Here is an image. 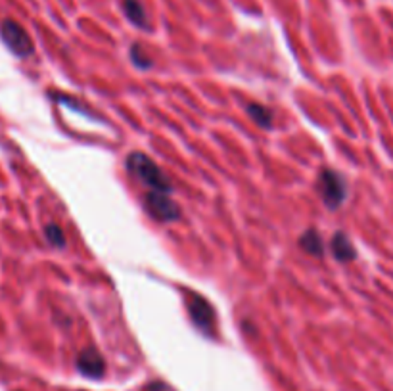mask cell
<instances>
[{
    "label": "cell",
    "instance_id": "obj_10",
    "mask_svg": "<svg viewBox=\"0 0 393 391\" xmlns=\"http://www.w3.org/2000/svg\"><path fill=\"white\" fill-rule=\"evenodd\" d=\"M246 112H248L249 119L257 123L261 128H271L273 127V113L267 110L265 106L261 104H249L246 108Z\"/></svg>",
    "mask_w": 393,
    "mask_h": 391
},
{
    "label": "cell",
    "instance_id": "obj_9",
    "mask_svg": "<svg viewBox=\"0 0 393 391\" xmlns=\"http://www.w3.org/2000/svg\"><path fill=\"white\" fill-rule=\"evenodd\" d=\"M299 246H301V249L307 251L309 256H313V257L324 256V244H322L321 234L315 231V228H309V231L301 234V238H299Z\"/></svg>",
    "mask_w": 393,
    "mask_h": 391
},
{
    "label": "cell",
    "instance_id": "obj_1",
    "mask_svg": "<svg viewBox=\"0 0 393 391\" xmlns=\"http://www.w3.org/2000/svg\"><path fill=\"white\" fill-rule=\"evenodd\" d=\"M125 165H127L128 175L138 178V181L142 184H146L150 190L167 192V194H171V190H173V186L169 183L167 175H165V173L160 169V165H158L153 160H150L146 153H140V152L128 153Z\"/></svg>",
    "mask_w": 393,
    "mask_h": 391
},
{
    "label": "cell",
    "instance_id": "obj_7",
    "mask_svg": "<svg viewBox=\"0 0 393 391\" xmlns=\"http://www.w3.org/2000/svg\"><path fill=\"white\" fill-rule=\"evenodd\" d=\"M330 249H332V253H334V257H336L340 263H349V261H355V259H357V249H355V246L351 244L349 236L342 231L336 232V234L332 236Z\"/></svg>",
    "mask_w": 393,
    "mask_h": 391
},
{
    "label": "cell",
    "instance_id": "obj_5",
    "mask_svg": "<svg viewBox=\"0 0 393 391\" xmlns=\"http://www.w3.org/2000/svg\"><path fill=\"white\" fill-rule=\"evenodd\" d=\"M188 315L192 324L200 330L203 335H211L215 332V311L208 299L200 294H190L186 299Z\"/></svg>",
    "mask_w": 393,
    "mask_h": 391
},
{
    "label": "cell",
    "instance_id": "obj_13",
    "mask_svg": "<svg viewBox=\"0 0 393 391\" xmlns=\"http://www.w3.org/2000/svg\"><path fill=\"white\" fill-rule=\"evenodd\" d=\"M148 391H169V390L165 383L156 382V383H152V385H148Z\"/></svg>",
    "mask_w": 393,
    "mask_h": 391
},
{
    "label": "cell",
    "instance_id": "obj_12",
    "mask_svg": "<svg viewBox=\"0 0 393 391\" xmlns=\"http://www.w3.org/2000/svg\"><path fill=\"white\" fill-rule=\"evenodd\" d=\"M131 60H133V64L137 65L138 69H148L152 65V60H150V56L146 54L144 48L140 47V44H133L131 47Z\"/></svg>",
    "mask_w": 393,
    "mask_h": 391
},
{
    "label": "cell",
    "instance_id": "obj_4",
    "mask_svg": "<svg viewBox=\"0 0 393 391\" xmlns=\"http://www.w3.org/2000/svg\"><path fill=\"white\" fill-rule=\"evenodd\" d=\"M144 208L160 223H175L181 219V208L167 192H146Z\"/></svg>",
    "mask_w": 393,
    "mask_h": 391
},
{
    "label": "cell",
    "instance_id": "obj_2",
    "mask_svg": "<svg viewBox=\"0 0 393 391\" xmlns=\"http://www.w3.org/2000/svg\"><path fill=\"white\" fill-rule=\"evenodd\" d=\"M317 190L321 194L324 206L330 211H336L345 203L349 186L342 173H337L334 169H322L321 175L317 178Z\"/></svg>",
    "mask_w": 393,
    "mask_h": 391
},
{
    "label": "cell",
    "instance_id": "obj_6",
    "mask_svg": "<svg viewBox=\"0 0 393 391\" xmlns=\"http://www.w3.org/2000/svg\"><path fill=\"white\" fill-rule=\"evenodd\" d=\"M75 365H77L79 374H83L85 378H90V380H100V378L106 374L104 357H102L94 347L83 349V351L79 353Z\"/></svg>",
    "mask_w": 393,
    "mask_h": 391
},
{
    "label": "cell",
    "instance_id": "obj_3",
    "mask_svg": "<svg viewBox=\"0 0 393 391\" xmlns=\"http://www.w3.org/2000/svg\"><path fill=\"white\" fill-rule=\"evenodd\" d=\"M0 39L10 52L17 58H29L35 52V44L29 33L14 19H4L0 24Z\"/></svg>",
    "mask_w": 393,
    "mask_h": 391
},
{
    "label": "cell",
    "instance_id": "obj_8",
    "mask_svg": "<svg viewBox=\"0 0 393 391\" xmlns=\"http://www.w3.org/2000/svg\"><path fill=\"white\" fill-rule=\"evenodd\" d=\"M123 12L131 24L138 27V29H150V22H148V14L142 6L140 0H123Z\"/></svg>",
    "mask_w": 393,
    "mask_h": 391
},
{
    "label": "cell",
    "instance_id": "obj_11",
    "mask_svg": "<svg viewBox=\"0 0 393 391\" xmlns=\"http://www.w3.org/2000/svg\"><path fill=\"white\" fill-rule=\"evenodd\" d=\"M44 238L52 248H64L65 246V234L62 226L56 223H49L44 226Z\"/></svg>",
    "mask_w": 393,
    "mask_h": 391
}]
</instances>
